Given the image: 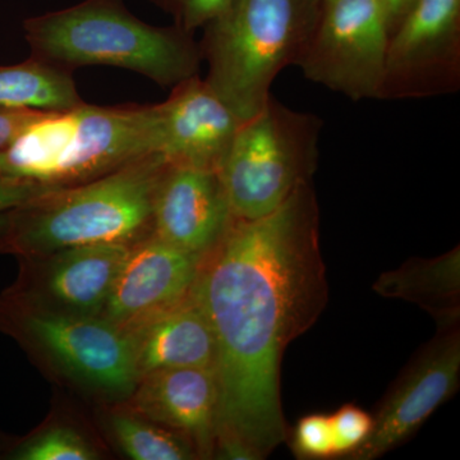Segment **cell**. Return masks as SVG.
<instances>
[{
    "instance_id": "obj_1",
    "label": "cell",
    "mask_w": 460,
    "mask_h": 460,
    "mask_svg": "<svg viewBox=\"0 0 460 460\" xmlns=\"http://www.w3.org/2000/svg\"><path fill=\"white\" fill-rule=\"evenodd\" d=\"M192 296L217 343V436L261 459L286 440L279 370L284 349L325 302L319 213L310 183L274 213L234 219L201 260Z\"/></svg>"
},
{
    "instance_id": "obj_2",
    "label": "cell",
    "mask_w": 460,
    "mask_h": 460,
    "mask_svg": "<svg viewBox=\"0 0 460 460\" xmlns=\"http://www.w3.org/2000/svg\"><path fill=\"white\" fill-rule=\"evenodd\" d=\"M171 163L153 153L96 178L51 190L0 215V242L31 257L96 243H133L153 233L154 199Z\"/></svg>"
},
{
    "instance_id": "obj_3",
    "label": "cell",
    "mask_w": 460,
    "mask_h": 460,
    "mask_svg": "<svg viewBox=\"0 0 460 460\" xmlns=\"http://www.w3.org/2000/svg\"><path fill=\"white\" fill-rule=\"evenodd\" d=\"M160 142L162 105L84 102L30 124L0 153V178L42 190L66 189L159 153Z\"/></svg>"
},
{
    "instance_id": "obj_4",
    "label": "cell",
    "mask_w": 460,
    "mask_h": 460,
    "mask_svg": "<svg viewBox=\"0 0 460 460\" xmlns=\"http://www.w3.org/2000/svg\"><path fill=\"white\" fill-rule=\"evenodd\" d=\"M32 57L72 71L77 66L128 69L162 87L199 75L201 49L192 32L148 25L122 0H84L23 22Z\"/></svg>"
},
{
    "instance_id": "obj_5",
    "label": "cell",
    "mask_w": 460,
    "mask_h": 460,
    "mask_svg": "<svg viewBox=\"0 0 460 460\" xmlns=\"http://www.w3.org/2000/svg\"><path fill=\"white\" fill-rule=\"evenodd\" d=\"M321 7L323 0H232L205 26L206 83L242 120L261 111L278 74L296 65Z\"/></svg>"
},
{
    "instance_id": "obj_6",
    "label": "cell",
    "mask_w": 460,
    "mask_h": 460,
    "mask_svg": "<svg viewBox=\"0 0 460 460\" xmlns=\"http://www.w3.org/2000/svg\"><path fill=\"white\" fill-rule=\"evenodd\" d=\"M321 120L270 96L261 111L239 126L219 168L235 219L274 213L316 168Z\"/></svg>"
},
{
    "instance_id": "obj_7",
    "label": "cell",
    "mask_w": 460,
    "mask_h": 460,
    "mask_svg": "<svg viewBox=\"0 0 460 460\" xmlns=\"http://www.w3.org/2000/svg\"><path fill=\"white\" fill-rule=\"evenodd\" d=\"M389 36L376 0H323L295 66L308 80L354 102L380 99Z\"/></svg>"
},
{
    "instance_id": "obj_8",
    "label": "cell",
    "mask_w": 460,
    "mask_h": 460,
    "mask_svg": "<svg viewBox=\"0 0 460 460\" xmlns=\"http://www.w3.org/2000/svg\"><path fill=\"white\" fill-rule=\"evenodd\" d=\"M460 84V0H416L390 32L380 99L456 93Z\"/></svg>"
},
{
    "instance_id": "obj_9",
    "label": "cell",
    "mask_w": 460,
    "mask_h": 460,
    "mask_svg": "<svg viewBox=\"0 0 460 460\" xmlns=\"http://www.w3.org/2000/svg\"><path fill=\"white\" fill-rule=\"evenodd\" d=\"M27 334L63 368L105 392L128 393L138 376L131 335L99 314L38 310Z\"/></svg>"
},
{
    "instance_id": "obj_10",
    "label": "cell",
    "mask_w": 460,
    "mask_h": 460,
    "mask_svg": "<svg viewBox=\"0 0 460 460\" xmlns=\"http://www.w3.org/2000/svg\"><path fill=\"white\" fill-rule=\"evenodd\" d=\"M387 395L367 440L345 459L374 460L407 440L458 387L460 337L456 323H443Z\"/></svg>"
},
{
    "instance_id": "obj_11",
    "label": "cell",
    "mask_w": 460,
    "mask_h": 460,
    "mask_svg": "<svg viewBox=\"0 0 460 460\" xmlns=\"http://www.w3.org/2000/svg\"><path fill=\"white\" fill-rule=\"evenodd\" d=\"M202 257L172 246L153 233L133 242L102 308V317L132 332L190 295Z\"/></svg>"
},
{
    "instance_id": "obj_12",
    "label": "cell",
    "mask_w": 460,
    "mask_h": 460,
    "mask_svg": "<svg viewBox=\"0 0 460 460\" xmlns=\"http://www.w3.org/2000/svg\"><path fill=\"white\" fill-rule=\"evenodd\" d=\"M234 219L219 172L168 165L154 199V235L180 250L205 256Z\"/></svg>"
},
{
    "instance_id": "obj_13",
    "label": "cell",
    "mask_w": 460,
    "mask_h": 460,
    "mask_svg": "<svg viewBox=\"0 0 460 460\" xmlns=\"http://www.w3.org/2000/svg\"><path fill=\"white\" fill-rule=\"evenodd\" d=\"M160 105L159 153L171 164L219 171L243 120L199 75L175 84Z\"/></svg>"
},
{
    "instance_id": "obj_14",
    "label": "cell",
    "mask_w": 460,
    "mask_h": 460,
    "mask_svg": "<svg viewBox=\"0 0 460 460\" xmlns=\"http://www.w3.org/2000/svg\"><path fill=\"white\" fill-rule=\"evenodd\" d=\"M132 411L190 441L199 456L214 453L219 384L214 367L151 371L133 389Z\"/></svg>"
},
{
    "instance_id": "obj_15",
    "label": "cell",
    "mask_w": 460,
    "mask_h": 460,
    "mask_svg": "<svg viewBox=\"0 0 460 460\" xmlns=\"http://www.w3.org/2000/svg\"><path fill=\"white\" fill-rule=\"evenodd\" d=\"M138 380L151 371L177 367H214L217 343L213 329L192 290L178 304L129 332Z\"/></svg>"
},
{
    "instance_id": "obj_16",
    "label": "cell",
    "mask_w": 460,
    "mask_h": 460,
    "mask_svg": "<svg viewBox=\"0 0 460 460\" xmlns=\"http://www.w3.org/2000/svg\"><path fill=\"white\" fill-rule=\"evenodd\" d=\"M131 244H86L51 253L48 296L66 313L99 314Z\"/></svg>"
},
{
    "instance_id": "obj_17",
    "label": "cell",
    "mask_w": 460,
    "mask_h": 460,
    "mask_svg": "<svg viewBox=\"0 0 460 460\" xmlns=\"http://www.w3.org/2000/svg\"><path fill=\"white\" fill-rule=\"evenodd\" d=\"M374 288L378 295L420 305L440 323H456L459 314V248L438 259L408 261L398 270L381 275Z\"/></svg>"
},
{
    "instance_id": "obj_18",
    "label": "cell",
    "mask_w": 460,
    "mask_h": 460,
    "mask_svg": "<svg viewBox=\"0 0 460 460\" xmlns=\"http://www.w3.org/2000/svg\"><path fill=\"white\" fill-rule=\"evenodd\" d=\"M72 71L32 57L20 65H0V107L62 111L84 104Z\"/></svg>"
},
{
    "instance_id": "obj_19",
    "label": "cell",
    "mask_w": 460,
    "mask_h": 460,
    "mask_svg": "<svg viewBox=\"0 0 460 460\" xmlns=\"http://www.w3.org/2000/svg\"><path fill=\"white\" fill-rule=\"evenodd\" d=\"M111 429L122 452L133 460H186L199 456L184 436L133 413H114Z\"/></svg>"
},
{
    "instance_id": "obj_20",
    "label": "cell",
    "mask_w": 460,
    "mask_h": 460,
    "mask_svg": "<svg viewBox=\"0 0 460 460\" xmlns=\"http://www.w3.org/2000/svg\"><path fill=\"white\" fill-rule=\"evenodd\" d=\"M98 453L90 443L69 428H51L17 450L20 460H93Z\"/></svg>"
},
{
    "instance_id": "obj_21",
    "label": "cell",
    "mask_w": 460,
    "mask_h": 460,
    "mask_svg": "<svg viewBox=\"0 0 460 460\" xmlns=\"http://www.w3.org/2000/svg\"><path fill=\"white\" fill-rule=\"evenodd\" d=\"M330 423L334 441V458H347L367 440L374 417L356 405L348 404L330 416Z\"/></svg>"
},
{
    "instance_id": "obj_22",
    "label": "cell",
    "mask_w": 460,
    "mask_h": 460,
    "mask_svg": "<svg viewBox=\"0 0 460 460\" xmlns=\"http://www.w3.org/2000/svg\"><path fill=\"white\" fill-rule=\"evenodd\" d=\"M292 449L299 459L334 458L330 416L310 414L299 420L293 434Z\"/></svg>"
},
{
    "instance_id": "obj_23",
    "label": "cell",
    "mask_w": 460,
    "mask_h": 460,
    "mask_svg": "<svg viewBox=\"0 0 460 460\" xmlns=\"http://www.w3.org/2000/svg\"><path fill=\"white\" fill-rule=\"evenodd\" d=\"M187 32L205 27L228 7L232 0H150Z\"/></svg>"
},
{
    "instance_id": "obj_24",
    "label": "cell",
    "mask_w": 460,
    "mask_h": 460,
    "mask_svg": "<svg viewBox=\"0 0 460 460\" xmlns=\"http://www.w3.org/2000/svg\"><path fill=\"white\" fill-rule=\"evenodd\" d=\"M49 111L25 108L0 107V153L5 150L30 124Z\"/></svg>"
},
{
    "instance_id": "obj_25",
    "label": "cell",
    "mask_w": 460,
    "mask_h": 460,
    "mask_svg": "<svg viewBox=\"0 0 460 460\" xmlns=\"http://www.w3.org/2000/svg\"><path fill=\"white\" fill-rule=\"evenodd\" d=\"M47 190H42L40 187L23 183V181L0 178V215L8 213L12 208L25 204L29 199L36 198Z\"/></svg>"
},
{
    "instance_id": "obj_26",
    "label": "cell",
    "mask_w": 460,
    "mask_h": 460,
    "mask_svg": "<svg viewBox=\"0 0 460 460\" xmlns=\"http://www.w3.org/2000/svg\"><path fill=\"white\" fill-rule=\"evenodd\" d=\"M376 2L385 14L389 31L392 32L405 14L411 11L416 0H376Z\"/></svg>"
}]
</instances>
